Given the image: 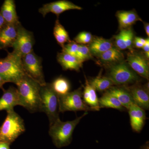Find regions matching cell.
Here are the masks:
<instances>
[{"label":"cell","mask_w":149,"mask_h":149,"mask_svg":"<svg viewBox=\"0 0 149 149\" xmlns=\"http://www.w3.org/2000/svg\"><path fill=\"white\" fill-rule=\"evenodd\" d=\"M41 98V112L47 115L50 125L59 117L58 97L52 88L50 83H46L41 86L40 90Z\"/></svg>","instance_id":"cell-5"},{"label":"cell","mask_w":149,"mask_h":149,"mask_svg":"<svg viewBox=\"0 0 149 149\" xmlns=\"http://www.w3.org/2000/svg\"><path fill=\"white\" fill-rule=\"evenodd\" d=\"M127 61L128 65L136 74L148 80V62L145 56L138 53L131 52L128 54Z\"/></svg>","instance_id":"cell-10"},{"label":"cell","mask_w":149,"mask_h":149,"mask_svg":"<svg viewBox=\"0 0 149 149\" xmlns=\"http://www.w3.org/2000/svg\"><path fill=\"white\" fill-rule=\"evenodd\" d=\"M145 28L146 30V33L148 36H149V23H146L145 24Z\"/></svg>","instance_id":"cell-37"},{"label":"cell","mask_w":149,"mask_h":149,"mask_svg":"<svg viewBox=\"0 0 149 149\" xmlns=\"http://www.w3.org/2000/svg\"><path fill=\"white\" fill-rule=\"evenodd\" d=\"M54 35L59 45L63 47L65 43L71 42L68 32L63 26L58 19H56L54 29Z\"/></svg>","instance_id":"cell-24"},{"label":"cell","mask_w":149,"mask_h":149,"mask_svg":"<svg viewBox=\"0 0 149 149\" xmlns=\"http://www.w3.org/2000/svg\"><path fill=\"white\" fill-rule=\"evenodd\" d=\"M6 83V82L0 76V89H2L3 91L5 90L3 87V86Z\"/></svg>","instance_id":"cell-36"},{"label":"cell","mask_w":149,"mask_h":149,"mask_svg":"<svg viewBox=\"0 0 149 149\" xmlns=\"http://www.w3.org/2000/svg\"><path fill=\"white\" fill-rule=\"evenodd\" d=\"M17 105H19L18 91L17 88L10 86L7 90L3 91L0 98V111L14 109V107Z\"/></svg>","instance_id":"cell-13"},{"label":"cell","mask_w":149,"mask_h":149,"mask_svg":"<svg viewBox=\"0 0 149 149\" xmlns=\"http://www.w3.org/2000/svg\"><path fill=\"white\" fill-rule=\"evenodd\" d=\"M107 77L114 85H124L138 82L139 76L127 63L120 62L110 67Z\"/></svg>","instance_id":"cell-6"},{"label":"cell","mask_w":149,"mask_h":149,"mask_svg":"<svg viewBox=\"0 0 149 149\" xmlns=\"http://www.w3.org/2000/svg\"><path fill=\"white\" fill-rule=\"evenodd\" d=\"M19 105L31 113L41 112V85L26 75L16 85Z\"/></svg>","instance_id":"cell-1"},{"label":"cell","mask_w":149,"mask_h":149,"mask_svg":"<svg viewBox=\"0 0 149 149\" xmlns=\"http://www.w3.org/2000/svg\"><path fill=\"white\" fill-rule=\"evenodd\" d=\"M107 91L115 97L127 110L131 105L135 104L130 92L126 88L112 87Z\"/></svg>","instance_id":"cell-19"},{"label":"cell","mask_w":149,"mask_h":149,"mask_svg":"<svg viewBox=\"0 0 149 149\" xmlns=\"http://www.w3.org/2000/svg\"><path fill=\"white\" fill-rule=\"evenodd\" d=\"M125 32L126 29H121L119 34L115 37L116 45L119 50L127 49L125 45Z\"/></svg>","instance_id":"cell-29"},{"label":"cell","mask_w":149,"mask_h":149,"mask_svg":"<svg viewBox=\"0 0 149 149\" xmlns=\"http://www.w3.org/2000/svg\"><path fill=\"white\" fill-rule=\"evenodd\" d=\"M128 90L130 92L135 104L144 110H149V94L143 88L136 85L130 87Z\"/></svg>","instance_id":"cell-16"},{"label":"cell","mask_w":149,"mask_h":149,"mask_svg":"<svg viewBox=\"0 0 149 149\" xmlns=\"http://www.w3.org/2000/svg\"><path fill=\"white\" fill-rule=\"evenodd\" d=\"M100 108H112L120 111L125 110V108L115 97L111 95L107 91L99 99Z\"/></svg>","instance_id":"cell-22"},{"label":"cell","mask_w":149,"mask_h":149,"mask_svg":"<svg viewBox=\"0 0 149 149\" xmlns=\"http://www.w3.org/2000/svg\"><path fill=\"white\" fill-rule=\"evenodd\" d=\"M76 57L82 63L92 58V54L89 47L85 45H78Z\"/></svg>","instance_id":"cell-27"},{"label":"cell","mask_w":149,"mask_h":149,"mask_svg":"<svg viewBox=\"0 0 149 149\" xmlns=\"http://www.w3.org/2000/svg\"><path fill=\"white\" fill-rule=\"evenodd\" d=\"M88 114V112H85L81 116L74 120L65 122L61 121L58 118L50 125L49 134L54 145L58 148L69 145L72 141V134L75 127L81 119Z\"/></svg>","instance_id":"cell-3"},{"label":"cell","mask_w":149,"mask_h":149,"mask_svg":"<svg viewBox=\"0 0 149 149\" xmlns=\"http://www.w3.org/2000/svg\"><path fill=\"white\" fill-rule=\"evenodd\" d=\"M142 49H143L145 52V57L147 59H148L149 57V38H147L146 41Z\"/></svg>","instance_id":"cell-32"},{"label":"cell","mask_w":149,"mask_h":149,"mask_svg":"<svg viewBox=\"0 0 149 149\" xmlns=\"http://www.w3.org/2000/svg\"><path fill=\"white\" fill-rule=\"evenodd\" d=\"M78 45L74 41H71L70 42L65 44L63 46L62 48V52L76 57Z\"/></svg>","instance_id":"cell-30"},{"label":"cell","mask_w":149,"mask_h":149,"mask_svg":"<svg viewBox=\"0 0 149 149\" xmlns=\"http://www.w3.org/2000/svg\"><path fill=\"white\" fill-rule=\"evenodd\" d=\"M134 39V33L133 30L130 28L126 29L125 32V45L128 49L132 50Z\"/></svg>","instance_id":"cell-31"},{"label":"cell","mask_w":149,"mask_h":149,"mask_svg":"<svg viewBox=\"0 0 149 149\" xmlns=\"http://www.w3.org/2000/svg\"><path fill=\"white\" fill-rule=\"evenodd\" d=\"M113 47L112 43L110 40L102 37H97L93 39L89 48L92 55L98 56Z\"/></svg>","instance_id":"cell-21"},{"label":"cell","mask_w":149,"mask_h":149,"mask_svg":"<svg viewBox=\"0 0 149 149\" xmlns=\"http://www.w3.org/2000/svg\"><path fill=\"white\" fill-rule=\"evenodd\" d=\"M82 9V8L74 4L71 2L62 0L48 3L44 5L42 7L39 9V12L42 14L43 17H45L49 13L59 15L66 11L72 10H81Z\"/></svg>","instance_id":"cell-11"},{"label":"cell","mask_w":149,"mask_h":149,"mask_svg":"<svg viewBox=\"0 0 149 149\" xmlns=\"http://www.w3.org/2000/svg\"><path fill=\"white\" fill-rule=\"evenodd\" d=\"M58 61L64 70H74L79 71L82 67L81 62L74 56L62 52L59 53L57 57Z\"/></svg>","instance_id":"cell-18"},{"label":"cell","mask_w":149,"mask_h":149,"mask_svg":"<svg viewBox=\"0 0 149 149\" xmlns=\"http://www.w3.org/2000/svg\"><path fill=\"white\" fill-rule=\"evenodd\" d=\"M136 38H137V39H138L141 43H142L143 45H145V43L146 42V39H144V38L139 37H136Z\"/></svg>","instance_id":"cell-38"},{"label":"cell","mask_w":149,"mask_h":149,"mask_svg":"<svg viewBox=\"0 0 149 149\" xmlns=\"http://www.w3.org/2000/svg\"><path fill=\"white\" fill-rule=\"evenodd\" d=\"M0 15L4 19L6 24L17 26L20 24L14 0H5L0 10Z\"/></svg>","instance_id":"cell-15"},{"label":"cell","mask_w":149,"mask_h":149,"mask_svg":"<svg viewBox=\"0 0 149 149\" xmlns=\"http://www.w3.org/2000/svg\"><path fill=\"white\" fill-rule=\"evenodd\" d=\"M22 64L25 73L41 85L46 82L43 73L42 60L41 57L36 55L34 51L22 57Z\"/></svg>","instance_id":"cell-8"},{"label":"cell","mask_w":149,"mask_h":149,"mask_svg":"<svg viewBox=\"0 0 149 149\" xmlns=\"http://www.w3.org/2000/svg\"><path fill=\"white\" fill-rule=\"evenodd\" d=\"M17 26L6 24L0 31V50L13 47L17 36Z\"/></svg>","instance_id":"cell-14"},{"label":"cell","mask_w":149,"mask_h":149,"mask_svg":"<svg viewBox=\"0 0 149 149\" xmlns=\"http://www.w3.org/2000/svg\"><path fill=\"white\" fill-rule=\"evenodd\" d=\"M133 43H134V45H135V46H136V47L137 48L141 49V48H143V47L144 45H143L142 43H141V42L137 39L136 37H135V39H134Z\"/></svg>","instance_id":"cell-33"},{"label":"cell","mask_w":149,"mask_h":149,"mask_svg":"<svg viewBox=\"0 0 149 149\" xmlns=\"http://www.w3.org/2000/svg\"><path fill=\"white\" fill-rule=\"evenodd\" d=\"M58 103L59 112L91 111L83 101L81 88L70 92L64 96L58 97Z\"/></svg>","instance_id":"cell-7"},{"label":"cell","mask_w":149,"mask_h":149,"mask_svg":"<svg viewBox=\"0 0 149 149\" xmlns=\"http://www.w3.org/2000/svg\"><path fill=\"white\" fill-rule=\"evenodd\" d=\"M50 84L53 90L58 97L66 95L70 91V83L65 77H57Z\"/></svg>","instance_id":"cell-25"},{"label":"cell","mask_w":149,"mask_h":149,"mask_svg":"<svg viewBox=\"0 0 149 149\" xmlns=\"http://www.w3.org/2000/svg\"><path fill=\"white\" fill-rule=\"evenodd\" d=\"M121 29H128L138 21H142L136 12L134 11H120L116 14Z\"/></svg>","instance_id":"cell-20"},{"label":"cell","mask_w":149,"mask_h":149,"mask_svg":"<svg viewBox=\"0 0 149 149\" xmlns=\"http://www.w3.org/2000/svg\"><path fill=\"white\" fill-rule=\"evenodd\" d=\"M35 39L33 33L27 30L21 23L17 26V33L16 40L13 48V51L24 56L33 51Z\"/></svg>","instance_id":"cell-9"},{"label":"cell","mask_w":149,"mask_h":149,"mask_svg":"<svg viewBox=\"0 0 149 149\" xmlns=\"http://www.w3.org/2000/svg\"><path fill=\"white\" fill-rule=\"evenodd\" d=\"M84 88L83 99L84 103L91 108V111H99L100 108L99 106V99L96 91L91 86L86 78Z\"/></svg>","instance_id":"cell-17"},{"label":"cell","mask_w":149,"mask_h":149,"mask_svg":"<svg viewBox=\"0 0 149 149\" xmlns=\"http://www.w3.org/2000/svg\"><path fill=\"white\" fill-rule=\"evenodd\" d=\"M140 149H149V142H146V143L145 145L141 147Z\"/></svg>","instance_id":"cell-39"},{"label":"cell","mask_w":149,"mask_h":149,"mask_svg":"<svg viewBox=\"0 0 149 149\" xmlns=\"http://www.w3.org/2000/svg\"><path fill=\"white\" fill-rule=\"evenodd\" d=\"M10 145L8 143L0 142V149H10Z\"/></svg>","instance_id":"cell-34"},{"label":"cell","mask_w":149,"mask_h":149,"mask_svg":"<svg viewBox=\"0 0 149 149\" xmlns=\"http://www.w3.org/2000/svg\"><path fill=\"white\" fill-rule=\"evenodd\" d=\"M98 56L102 61L107 63H118L122 62L124 58L120 50L113 47Z\"/></svg>","instance_id":"cell-23"},{"label":"cell","mask_w":149,"mask_h":149,"mask_svg":"<svg viewBox=\"0 0 149 149\" xmlns=\"http://www.w3.org/2000/svg\"><path fill=\"white\" fill-rule=\"evenodd\" d=\"M128 110L132 129L135 132L139 133L145 125L146 119L145 110L135 104L131 105Z\"/></svg>","instance_id":"cell-12"},{"label":"cell","mask_w":149,"mask_h":149,"mask_svg":"<svg viewBox=\"0 0 149 149\" xmlns=\"http://www.w3.org/2000/svg\"><path fill=\"white\" fill-rule=\"evenodd\" d=\"M25 131L24 120L14 109L7 111L5 120L0 127V142L11 144Z\"/></svg>","instance_id":"cell-4"},{"label":"cell","mask_w":149,"mask_h":149,"mask_svg":"<svg viewBox=\"0 0 149 149\" xmlns=\"http://www.w3.org/2000/svg\"><path fill=\"white\" fill-rule=\"evenodd\" d=\"M27 74L22 62V56L15 51L8 52L4 58H0V76L6 83L17 85Z\"/></svg>","instance_id":"cell-2"},{"label":"cell","mask_w":149,"mask_h":149,"mask_svg":"<svg viewBox=\"0 0 149 149\" xmlns=\"http://www.w3.org/2000/svg\"><path fill=\"white\" fill-rule=\"evenodd\" d=\"M93 40V35L90 32H80L74 38V42L78 45H86L90 44Z\"/></svg>","instance_id":"cell-28"},{"label":"cell","mask_w":149,"mask_h":149,"mask_svg":"<svg viewBox=\"0 0 149 149\" xmlns=\"http://www.w3.org/2000/svg\"><path fill=\"white\" fill-rule=\"evenodd\" d=\"M6 24L4 19L3 18L1 15H0V31L4 27Z\"/></svg>","instance_id":"cell-35"},{"label":"cell","mask_w":149,"mask_h":149,"mask_svg":"<svg viewBox=\"0 0 149 149\" xmlns=\"http://www.w3.org/2000/svg\"><path fill=\"white\" fill-rule=\"evenodd\" d=\"M90 85L95 91L102 92L107 91L114 85L107 77H102L100 74L89 81Z\"/></svg>","instance_id":"cell-26"}]
</instances>
